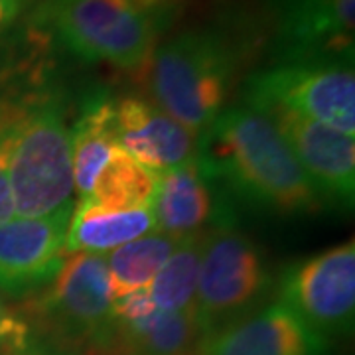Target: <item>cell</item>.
<instances>
[{
    "mask_svg": "<svg viewBox=\"0 0 355 355\" xmlns=\"http://www.w3.org/2000/svg\"><path fill=\"white\" fill-rule=\"evenodd\" d=\"M36 0H0V38L24 20Z\"/></svg>",
    "mask_w": 355,
    "mask_h": 355,
    "instance_id": "obj_22",
    "label": "cell"
},
{
    "mask_svg": "<svg viewBox=\"0 0 355 355\" xmlns=\"http://www.w3.org/2000/svg\"><path fill=\"white\" fill-rule=\"evenodd\" d=\"M272 65L354 64L355 0H272Z\"/></svg>",
    "mask_w": 355,
    "mask_h": 355,
    "instance_id": "obj_9",
    "label": "cell"
},
{
    "mask_svg": "<svg viewBox=\"0 0 355 355\" xmlns=\"http://www.w3.org/2000/svg\"><path fill=\"white\" fill-rule=\"evenodd\" d=\"M32 328L0 298V355H24L30 347Z\"/></svg>",
    "mask_w": 355,
    "mask_h": 355,
    "instance_id": "obj_21",
    "label": "cell"
},
{
    "mask_svg": "<svg viewBox=\"0 0 355 355\" xmlns=\"http://www.w3.org/2000/svg\"><path fill=\"white\" fill-rule=\"evenodd\" d=\"M156 231L153 207L103 209L79 198L65 235V254H109L127 243Z\"/></svg>",
    "mask_w": 355,
    "mask_h": 355,
    "instance_id": "obj_16",
    "label": "cell"
},
{
    "mask_svg": "<svg viewBox=\"0 0 355 355\" xmlns=\"http://www.w3.org/2000/svg\"><path fill=\"white\" fill-rule=\"evenodd\" d=\"M272 286L266 254L251 237L231 225L203 235L193 314L205 340L265 308Z\"/></svg>",
    "mask_w": 355,
    "mask_h": 355,
    "instance_id": "obj_5",
    "label": "cell"
},
{
    "mask_svg": "<svg viewBox=\"0 0 355 355\" xmlns=\"http://www.w3.org/2000/svg\"><path fill=\"white\" fill-rule=\"evenodd\" d=\"M24 355H28V354H24Z\"/></svg>",
    "mask_w": 355,
    "mask_h": 355,
    "instance_id": "obj_23",
    "label": "cell"
},
{
    "mask_svg": "<svg viewBox=\"0 0 355 355\" xmlns=\"http://www.w3.org/2000/svg\"><path fill=\"white\" fill-rule=\"evenodd\" d=\"M196 156L211 180L266 211L308 216L328 202L275 123L243 103L217 114L198 137Z\"/></svg>",
    "mask_w": 355,
    "mask_h": 355,
    "instance_id": "obj_1",
    "label": "cell"
},
{
    "mask_svg": "<svg viewBox=\"0 0 355 355\" xmlns=\"http://www.w3.org/2000/svg\"><path fill=\"white\" fill-rule=\"evenodd\" d=\"M243 105L286 109L355 137L354 64H270L245 77Z\"/></svg>",
    "mask_w": 355,
    "mask_h": 355,
    "instance_id": "obj_7",
    "label": "cell"
},
{
    "mask_svg": "<svg viewBox=\"0 0 355 355\" xmlns=\"http://www.w3.org/2000/svg\"><path fill=\"white\" fill-rule=\"evenodd\" d=\"M216 193L214 180L203 170L198 156L160 172L153 200L156 231L180 243L205 235L209 223H214V229L229 225L221 217Z\"/></svg>",
    "mask_w": 355,
    "mask_h": 355,
    "instance_id": "obj_14",
    "label": "cell"
},
{
    "mask_svg": "<svg viewBox=\"0 0 355 355\" xmlns=\"http://www.w3.org/2000/svg\"><path fill=\"white\" fill-rule=\"evenodd\" d=\"M119 146L114 101L105 91H91L71 125V168L77 193L87 196L95 180Z\"/></svg>",
    "mask_w": 355,
    "mask_h": 355,
    "instance_id": "obj_17",
    "label": "cell"
},
{
    "mask_svg": "<svg viewBox=\"0 0 355 355\" xmlns=\"http://www.w3.org/2000/svg\"><path fill=\"white\" fill-rule=\"evenodd\" d=\"M326 340L354 330L355 241L288 266L279 282V300Z\"/></svg>",
    "mask_w": 355,
    "mask_h": 355,
    "instance_id": "obj_8",
    "label": "cell"
},
{
    "mask_svg": "<svg viewBox=\"0 0 355 355\" xmlns=\"http://www.w3.org/2000/svg\"><path fill=\"white\" fill-rule=\"evenodd\" d=\"M257 111L275 123L298 164L326 200L345 207L354 205L355 137L279 107H261Z\"/></svg>",
    "mask_w": 355,
    "mask_h": 355,
    "instance_id": "obj_11",
    "label": "cell"
},
{
    "mask_svg": "<svg viewBox=\"0 0 355 355\" xmlns=\"http://www.w3.org/2000/svg\"><path fill=\"white\" fill-rule=\"evenodd\" d=\"M202 237L178 243L162 268L148 284L146 294L156 310L170 314H190L196 302Z\"/></svg>",
    "mask_w": 355,
    "mask_h": 355,
    "instance_id": "obj_20",
    "label": "cell"
},
{
    "mask_svg": "<svg viewBox=\"0 0 355 355\" xmlns=\"http://www.w3.org/2000/svg\"><path fill=\"white\" fill-rule=\"evenodd\" d=\"M241 64V44L225 30H182L158 42L150 55V101L198 139L225 109Z\"/></svg>",
    "mask_w": 355,
    "mask_h": 355,
    "instance_id": "obj_3",
    "label": "cell"
},
{
    "mask_svg": "<svg viewBox=\"0 0 355 355\" xmlns=\"http://www.w3.org/2000/svg\"><path fill=\"white\" fill-rule=\"evenodd\" d=\"M156 178V172L140 164L119 144L83 200L103 209L153 207Z\"/></svg>",
    "mask_w": 355,
    "mask_h": 355,
    "instance_id": "obj_18",
    "label": "cell"
},
{
    "mask_svg": "<svg viewBox=\"0 0 355 355\" xmlns=\"http://www.w3.org/2000/svg\"><path fill=\"white\" fill-rule=\"evenodd\" d=\"M8 182L16 217L50 216L71 203V127L62 67L40 83L26 105L12 140Z\"/></svg>",
    "mask_w": 355,
    "mask_h": 355,
    "instance_id": "obj_4",
    "label": "cell"
},
{
    "mask_svg": "<svg viewBox=\"0 0 355 355\" xmlns=\"http://www.w3.org/2000/svg\"><path fill=\"white\" fill-rule=\"evenodd\" d=\"M330 340L280 302L265 306L203 342L200 355H328Z\"/></svg>",
    "mask_w": 355,
    "mask_h": 355,
    "instance_id": "obj_13",
    "label": "cell"
},
{
    "mask_svg": "<svg viewBox=\"0 0 355 355\" xmlns=\"http://www.w3.org/2000/svg\"><path fill=\"white\" fill-rule=\"evenodd\" d=\"M73 203L44 217H12L0 223V292L30 296L50 282L65 257Z\"/></svg>",
    "mask_w": 355,
    "mask_h": 355,
    "instance_id": "obj_10",
    "label": "cell"
},
{
    "mask_svg": "<svg viewBox=\"0 0 355 355\" xmlns=\"http://www.w3.org/2000/svg\"><path fill=\"white\" fill-rule=\"evenodd\" d=\"M113 302L107 257L67 253L32 306L44 330L65 345L113 352Z\"/></svg>",
    "mask_w": 355,
    "mask_h": 355,
    "instance_id": "obj_6",
    "label": "cell"
},
{
    "mask_svg": "<svg viewBox=\"0 0 355 355\" xmlns=\"http://www.w3.org/2000/svg\"><path fill=\"white\" fill-rule=\"evenodd\" d=\"M176 247L178 241L153 231L105 254L114 298L130 292L146 291Z\"/></svg>",
    "mask_w": 355,
    "mask_h": 355,
    "instance_id": "obj_19",
    "label": "cell"
},
{
    "mask_svg": "<svg viewBox=\"0 0 355 355\" xmlns=\"http://www.w3.org/2000/svg\"><path fill=\"white\" fill-rule=\"evenodd\" d=\"M114 349L119 355H200L205 334L196 314L156 310L146 291L114 298Z\"/></svg>",
    "mask_w": 355,
    "mask_h": 355,
    "instance_id": "obj_12",
    "label": "cell"
},
{
    "mask_svg": "<svg viewBox=\"0 0 355 355\" xmlns=\"http://www.w3.org/2000/svg\"><path fill=\"white\" fill-rule=\"evenodd\" d=\"M119 144L156 174L186 164L198 153V139L150 99L128 95L114 101Z\"/></svg>",
    "mask_w": 355,
    "mask_h": 355,
    "instance_id": "obj_15",
    "label": "cell"
},
{
    "mask_svg": "<svg viewBox=\"0 0 355 355\" xmlns=\"http://www.w3.org/2000/svg\"><path fill=\"white\" fill-rule=\"evenodd\" d=\"M180 0H36L28 18L53 44L91 64L139 71L172 24Z\"/></svg>",
    "mask_w": 355,
    "mask_h": 355,
    "instance_id": "obj_2",
    "label": "cell"
}]
</instances>
